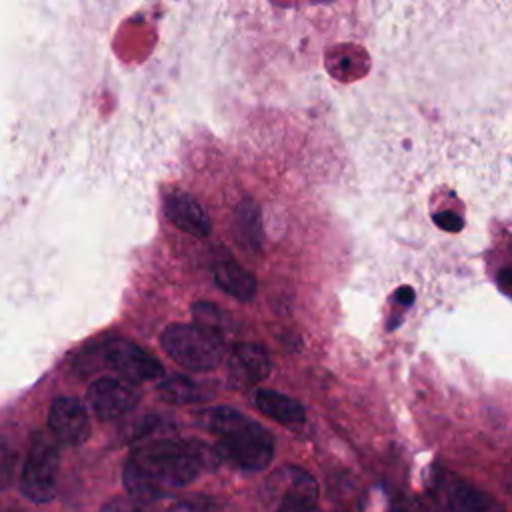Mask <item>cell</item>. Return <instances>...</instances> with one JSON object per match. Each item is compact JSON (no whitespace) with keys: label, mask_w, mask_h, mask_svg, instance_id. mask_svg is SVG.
Returning <instances> with one entry per match:
<instances>
[{"label":"cell","mask_w":512,"mask_h":512,"mask_svg":"<svg viewBox=\"0 0 512 512\" xmlns=\"http://www.w3.org/2000/svg\"><path fill=\"white\" fill-rule=\"evenodd\" d=\"M218 462L216 448L212 450L202 442L150 440L132 450L124 466V486L136 502H154L192 482L202 468H214Z\"/></svg>","instance_id":"obj_1"},{"label":"cell","mask_w":512,"mask_h":512,"mask_svg":"<svg viewBox=\"0 0 512 512\" xmlns=\"http://www.w3.org/2000/svg\"><path fill=\"white\" fill-rule=\"evenodd\" d=\"M206 428L218 438L216 452L240 470H262L274 456V438L270 432L246 414L218 406L206 412Z\"/></svg>","instance_id":"obj_2"},{"label":"cell","mask_w":512,"mask_h":512,"mask_svg":"<svg viewBox=\"0 0 512 512\" xmlns=\"http://www.w3.org/2000/svg\"><path fill=\"white\" fill-rule=\"evenodd\" d=\"M160 342L174 362L190 370H212L224 356L220 334L198 324H170Z\"/></svg>","instance_id":"obj_3"},{"label":"cell","mask_w":512,"mask_h":512,"mask_svg":"<svg viewBox=\"0 0 512 512\" xmlns=\"http://www.w3.org/2000/svg\"><path fill=\"white\" fill-rule=\"evenodd\" d=\"M58 462L60 456L56 442L44 432H36L20 476V490L28 500L44 504L54 498Z\"/></svg>","instance_id":"obj_4"},{"label":"cell","mask_w":512,"mask_h":512,"mask_svg":"<svg viewBox=\"0 0 512 512\" xmlns=\"http://www.w3.org/2000/svg\"><path fill=\"white\" fill-rule=\"evenodd\" d=\"M94 356H98L102 366L110 368L116 378H122L130 384L156 380L164 374V368L156 356L124 338H112L98 344Z\"/></svg>","instance_id":"obj_5"},{"label":"cell","mask_w":512,"mask_h":512,"mask_svg":"<svg viewBox=\"0 0 512 512\" xmlns=\"http://www.w3.org/2000/svg\"><path fill=\"white\" fill-rule=\"evenodd\" d=\"M316 480L298 466H280L264 482V498L276 510L310 508L316 504Z\"/></svg>","instance_id":"obj_6"},{"label":"cell","mask_w":512,"mask_h":512,"mask_svg":"<svg viewBox=\"0 0 512 512\" xmlns=\"http://www.w3.org/2000/svg\"><path fill=\"white\" fill-rule=\"evenodd\" d=\"M90 410L100 420H114L128 414L140 400L138 390L134 384L116 378V376H102L96 378L86 392Z\"/></svg>","instance_id":"obj_7"},{"label":"cell","mask_w":512,"mask_h":512,"mask_svg":"<svg viewBox=\"0 0 512 512\" xmlns=\"http://www.w3.org/2000/svg\"><path fill=\"white\" fill-rule=\"evenodd\" d=\"M438 494L446 512H506L494 496L450 472L438 474Z\"/></svg>","instance_id":"obj_8"},{"label":"cell","mask_w":512,"mask_h":512,"mask_svg":"<svg viewBox=\"0 0 512 512\" xmlns=\"http://www.w3.org/2000/svg\"><path fill=\"white\" fill-rule=\"evenodd\" d=\"M48 430L64 446H78L90 436V418L80 400L60 396L50 404Z\"/></svg>","instance_id":"obj_9"},{"label":"cell","mask_w":512,"mask_h":512,"mask_svg":"<svg viewBox=\"0 0 512 512\" xmlns=\"http://www.w3.org/2000/svg\"><path fill=\"white\" fill-rule=\"evenodd\" d=\"M228 370L230 378L238 384H258L270 374L272 360L264 346L254 342H240L232 348Z\"/></svg>","instance_id":"obj_10"},{"label":"cell","mask_w":512,"mask_h":512,"mask_svg":"<svg viewBox=\"0 0 512 512\" xmlns=\"http://www.w3.org/2000/svg\"><path fill=\"white\" fill-rule=\"evenodd\" d=\"M164 214L166 218L186 234L192 236H208L210 232V218L206 216L204 208L186 192H170L164 196Z\"/></svg>","instance_id":"obj_11"},{"label":"cell","mask_w":512,"mask_h":512,"mask_svg":"<svg viewBox=\"0 0 512 512\" xmlns=\"http://www.w3.org/2000/svg\"><path fill=\"white\" fill-rule=\"evenodd\" d=\"M254 404L260 408V412L286 426L300 424L306 418V410L298 400L276 390H258L254 394Z\"/></svg>","instance_id":"obj_12"},{"label":"cell","mask_w":512,"mask_h":512,"mask_svg":"<svg viewBox=\"0 0 512 512\" xmlns=\"http://www.w3.org/2000/svg\"><path fill=\"white\" fill-rule=\"evenodd\" d=\"M216 284L236 300H252L256 294V278L240 264L224 260L214 268Z\"/></svg>","instance_id":"obj_13"},{"label":"cell","mask_w":512,"mask_h":512,"mask_svg":"<svg viewBox=\"0 0 512 512\" xmlns=\"http://www.w3.org/2000/svg\"><path fill=\"white\" fill-rule=\"evenodd\" d=\"M156 392L164 402H170V404H190L206 398V390H202L198 382L180 374L160 380Z\"/></svg>","instance_id":"obj_14"},{"label":"cell","mask_w":512,"mask_h":512,"mask_svg":"<svg viewBox=\"0 0 512 512\" xmlns=\"http://www.w3.org/2000/svg\"><path fill=\"white\" fill-rule=\"evenodd\" d=\"M236 218H238V226L242 230V234L248 238V242L252 244V248H260L262 242V222H260V210L254 202L246 200L238 206L236 210Z\"/></svg>","instance_id":"obj_15"},{"label":"cell","mask_w":512,"mask_h":512,"mask_svg":"<svg viewBox=\"0 0 512 512\" xmlns=\"http://www.w3.org/2000/svg\"><path fill=\"white\" fill-rule=\"evenodd\" d=\"M192 316L196 318L194 324L210 328V330L220 334V328L224 324V314L214 304H210V302H196L192 306Z\"/></svg>","instance_id":"obj_16"},{"label":"cell","mask_w":512,"mask_h":512,"mask_svg":"<svg viewBox=\"0 0 512 512\" xmlns=\"http://www.w3.org/2000/svg\"><path fill=\"white\" fill-rule=\"evenodd\" d=\"M100 512H146V510L134 498L132 500L130 498H114V500L106 502Z\"/></svg>","instance_id":"obj_17"},{"label":"cell","mask_w":512,"mask_h":512,"mask_svg":"<svg viewBox=\"0 0 512 512\" xmlns=\"http://www.w3.org/2000/svg\"><path fill=\"white\" fill-rule=\"evenodd\" d=\"M434 222L442 228V230H446V232H458V230H462V218L460 216H456L454 212H440V214H434Z\"/></svg>","instance_id":"obj_18"},{"label":"cell","mask_w":512,"mask_h":512,"mask_svg":"<svg viewBox=\"0 0 512 512\" xmlns=\"http://www.w3.org/2000/svg\"><path fill=\"white\" fill-rule=\"evenodd\" d=\"M394 300H398L402 306H410L414 302V290L410 286H402L396 290Z\"/></svg>","instance_id":"obj_19"},{"label":"cell","mask_w":512,"mask_h":512,"mask_svg":"<svg viewBox=\"0 0 512 512\" xmlns=\"http://www.w3.org/2000/svg\"><path fill=\"white\" fill-rule=\"evenodd\" d=\"M276 512H322V510H318L316 506H310V508H290V510H276Z\"/></svg>","instance_id":"obj_20"},{"label":"cell","mask_w":512,"mask_h":512,"mask_svg":"<svg viewBox=\"0 0 512 512\" xmlns=\"http://www.w3.org/2000/svg\"><path fill=\"white\" fill-rule=\"evenodd\" d=\"M388 512H412L408 506H404V504H400V506H392Z\"/></svg>","instance_id":"obj_21"}]
</instances>
